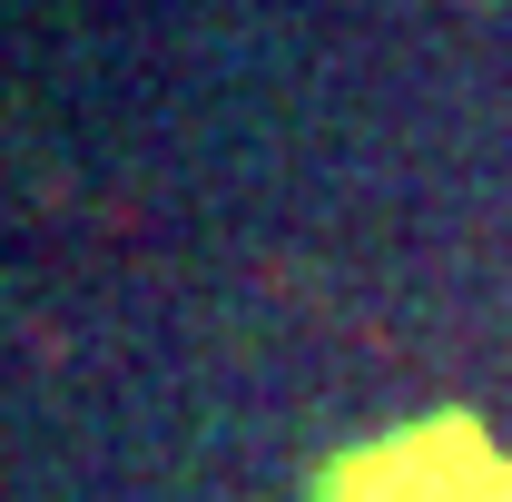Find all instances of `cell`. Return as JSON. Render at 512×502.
Returning <instances> with one entry per match:
<instances>
[{"mask_svg":"<svg viewBox=\"0 0 512 502\" xmlns=\"http://www.w3.org/2000/svg\"><path fill=\"white\" fill-rule=\"evenodd\" d=\"M316 502H512V453L473 414H414L316 463Z\"/></svg>","mask_w":512,"mask_h":502,"instance_id":"obj_1","label":"cell"}]
</instances>
